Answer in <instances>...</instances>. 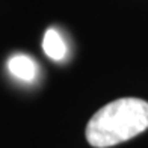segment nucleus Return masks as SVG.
Wrapping results in <instances>:
<instances>
[{
    "mask_svg": "<svg viewBox=\"0 0 148 148\" xmlns=\"http://www.w3.org/2000/svg\"><path fill=\"white\" fill-rule=\"evenodd\" d=\"M8 68L12 76L24 82H32L36 77V65L26 55H15L9 59Z\"/></svg>",
    "mask_w": 148,
    "mask_h": 148,
    "instance_id": "nucleus-2",
    "label": "nucleus"
},
{
    "mask_svg": "<svg viewBox=\"0 0 148 148\" xmlns=\"http://www.w3.org/2000/svg\"><path fill=\"white\" fill-rule=\"evenodd\" d=\"M42 49L45 55L53 60H62L66 55V47L60 33L56 29H49L42 39Z\"/></svg>",
    "mask_w": 148,
    "mask_h": 148,
    "instance_id": "nucleus-3",
    "label": "nucleus"
},
{
    "mask_svg": "<svg viewBox=\"0 0 148 148\" xmlns=\"http://www.w3.org/2000/svg\"><path fill=\"white\" fill-rule=\"evenodd\" d=\"M148 129V103L140 98H119L97 110L86 125V139L95 148L125 142Z\"/></svg>",
    "mask_w": 148,
    "mask_h": 148,
    "instance_id": "nucleus-1",
    "label": "nucleus"
}]
</instances>
